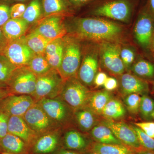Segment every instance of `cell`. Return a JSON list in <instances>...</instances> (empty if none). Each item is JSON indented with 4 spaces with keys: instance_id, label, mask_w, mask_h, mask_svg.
Returning <instances> with one entry per match:
<instances>
[{
    "instance_id": "cell-1",
    "label": "cell",
    "mask_w": 154,
    "mask_h": 154,
    "mask_svg": "<svg viewBox=\"0 0 154 154\" xmlns=\"http://www.w3.org/2000/svg\"><path fill=\"white\" fill-rule=\"evenodd\" d=\"M72 30L76 36L95 41H110L119 38L122 28L115 22L101 18H75Z\"/></svg>"
},
{
    "instance_id": "cell-2",
    "label": "cell",
    "mask_w": 154,
    "mask_h": 154,
    "mask_svg": "<svg viewBox=\"0 0 154 154\" xmlns=\"http://www.w3.org/2000/svg\"><path fill=\"white\" fill-rule=\"evenodd\" d=\"M38 103L49 118L63 130L69 128L74 120V110L60 96L42 99Z\"/></svg>"
},
{
    "instance_id": "cell-3",
    "label": "cell",
    "mask_w": 154,
    "mask_h": 154,
    "mask_svg": "<svg viewBox=\"0 0 154 154\" xmlns=\"http://www.w3.org/2000/svg\"><path fill=\"white\" fill-rule=\"evenodd\" d=\"M134 6L132 0H109L96 6L90 13L95 17L127 22L131 17Z\"/></svg>"
},
{
    "instance_id": "cell-4",
    "label": "cell",
    "mask_w": 154,
    "mask_h": 154,
    "mask_svg": "<svg viewBox=\"0 0 154 154\" xmlns=\"http://www.w3.org/2000/svg\"><path fill=\"white\" fill-rule=\"evenodd\" d=\"M92 93L75 76L64 81L59 96L74 110L86 107Z\"/></svg>"
},
{
    "instance_id": "cell-5",
    "label": "cell",
    "mask_w": 154,
    "mask_h": 154,
    "mask_svg": "<svg viewBox=\"0 0 154 154\" xmlns=\"http://www.w3.org/2000/svg\"><path fill=\"white\" fill-rule=\"evenodd\" d=\"M63 39V55L58 71L65 81L77 75L81 64V50L79 44L74 38Z\"/></svg>"
},
{
    "instance_id": "cell-6",
    "label": "cell",
    "mask_w": 154,
    "mask_h": 154,
    "mask_svg": "<svg viewBox=\"0 0 154 154\" xmlns=\"http://www.w3.org/2000/svg\"><path fill=\"white\" fill-rule=\"evenodd\" d=\"M64 81L57 70L52 69L37 77L36 89L32 97L36 103L42 99H52L59 96Z\"/></svg>"
},
{
    "instance_id": "cell-7",
    "label": "cell",
    "mask_w": 154,
    "mask_h": 154,
    "mask_svg": "<svg viewBox=\"0 0 154 154\" xmlns=\"http://www.w3.org/2000/svg\"><path fill=\"white\" fill-rule=\"evenodd\" d=\"M37 78L28 66L17 68L7 85L13 95L32 96L36 89Z\"/></svg>"
},
{
    "instance_id": "cell-8",
    "label": "cell",
    "mask_w": 154,
    "mask_h": 154,
    "mask_svg": "<svg viewBox=\"0 0 154 154\" xmlns=\"http://www.w3.org/2000/svg\"><path fill=\"white\" fill-rule=\"evenodd\" d=\"M22 117L28 126L39 135L60 128L37 103L32 105Z\"/></svg>"
},
{
    "instance_id": "cell-9",
    "label": "cell",
    "mask_w": 154,
    "mask_h": 154,
    "mask_svg": "<svg viewBox=\"0 0 154 154\" xmlns=\"http://www.w3.org/2000/svg\"><path fill=\"white\" fill-rule=\"evenodd\" d=\"M3 54L17 68L28 66L35 54L28 47L25 36L8 41Z\"/></svg>"
},
{
    "instance_id": "cell-10",
    "label": "cell",
    "mask_w": 154,
    "mask_h": 154,
    "mask_svg": "<svg viewBox=\"0 0 154 154\" xmlns=\"http://www.w3.org/2000/svg\"><path fill=\"white\" fill-rule=\"evenodd\" d=\"M102 124L108 127L116 138L124 145L137 152L146 150L141 145L136 133L131 125L130 126L121 122L107 119L102 121Z\"/></svg>"
},
{
    "instance_id": "cell-11",
    "label": "cell",
    "mask_w": 154,
    "mask_h": 154,
    "mask_svg": "<svg viewBox=\"0 0 154 154\" xmlns=\"http://www.w3.org/2000/svg\"><path fill=\"white\" fill-rule=\"evenodd\" d=\"M63 130H54L40 135L30 148V154H53L62 147Z\"/></svg>"
},
{
    "instance_id": "cell-12",
    "label": "cell",
    "mask_w": 154,
    "mask_h": 154,
    "mask_svg": "<svg viewBox=\"0 0 154 154\" xmlns=\"http://www.w3.org/2000/svg\"><path fill=\"white\" fill-rule=\"evenodd\" d=\"M120 52L119 46L111 42H105L100 46V57L102 64L113 74L122 75L125 69Z\"/></svg>"
},
{
    "instance_id": "cell-13",
    "label": "cell",
    "mask_w": 154,
    "mask_h": 154,
    "mask_svg": "<svg viewBox=\"0 0 154 154\" xmlns=\"http://www.w3.org/2000/svg\"><path fill=\"white\" fill-rule=\"evenodd\" d=\"M36 102L30 95H11L0 101V111L9 116H22Z\"/></svg>"
},
{
    "instance_id": "cell-14",
    "label": "cell",
    "mask_w": 154,
    "mask_h": 154,
    "mask_svg": "<svg viewBox=\"0 0 154 154\" xmlns=\"http://www.w3.org/2000/svg\"><path fill=\"white\" fill-rule=\"evenodd\" d=\"M153 19L146 6L140 12L135 25V37L142 47L147 48L150 45L152 36Z\"/></svg>"
},
{
    "instance_id": "cell-15",
    "label": "cell",
    "mask_w": 154,
    "mask_h": 154,
    "mask_svg": "<svg viewBox=\"0 0 154 154\" xmlns=\"http://www.w3.org/2000/svg\"><path fill=\"white\" fill-rule=\"evenodd\" d=\"M63 16L55 15L45 17L33 30L51 40L63 38L66 32L63 23Z\"/></svg>"
},
{
    "instance_id": "cell-16",
    "label": "cell",
    "mask_w": 154,
    "mask_h": 154,
    "mask_svg": "<svg viewBox=\"0 0 154 154\" xmlns=\"http://www.w3.org/2000/svg\"><path fill=\"white\" fill-rule=\"evenodd\" d=\"M64 130L66 131L63 134L62 147L81 153L90 149L93 143L85 135L69 128Z\"/></svg>"
},
{
    "instance_id": "cell-17",
    "label": "cell",
    "mask_w": 154,
    "mask_h": 154,
    "mask_svg": "<svg viewBox=\"0 0 154 154\" xmlns=\"http://www.w3.org/2000/svg\"><path fill=\"white\" fill-rule=\"evenodd\" d=\"M8 132L20 138L30 148L39 136L28 126L22 116H10Z\"/></svg>"
},
{
    "instance_id": "cell-18",
    "label": "cell",
    "mask_w": 154,
    "mask_h": 154,
    "mask_svg": "<svg viewBox=\"0 0 154 154\" xmlns=\"http://www.w3.org/2000/svg\"><path fill=\"white\" fill-rule=\"evenodd\" d=\"M120 91L127 96L136 94L140 96L148 95L149 91L148 84L144 80L129 73L122 74L120 77Z\"/></svg>"
},
{
    "instance_id": "cell-19",
    "label": "cell",
    "mask_w": 154,
    "mask_h": 154,
    "mask_svg": "<svg viewBox=\"0 0 154 154\" xmlns=\"http://www.w3.org/2000/svg\"><path fill=\"white\" fill-rule=\"evenodd\" d=\"M96 54L90 53L85 57L77 74L78 79L87 87L93 85L97 74L98 60Z\"/></svg>"
},
{
    "instance_id": "cell-20",
    "label": "cell",
    "mask_w": 154,
    "mask_h": 154,
    "mask_svg": "<svg viewBox=\"0 0 154 154\" xmlns=\"http://www.w3.org/2000/svg\"><path fill=\"white\" fill-rule=\"evenodd\" d=\"M29 151L28 145L17 136L8 133L0 138V154H30Z\"/></svg>"
},
{
    "instance_id": "cell-21",
    "label": "cell",
    "mask_w": 154,
    "mask_h": 154,
    "mask_svg": "<svg viewBox=\"0 0 154 154\" xmlns=\"http://www.w3.org/2000/svg\"><path fill=\"white\" fill-rule=\"evenodd\" d=\"M63 38H56L48 45L44 55L52 69L58 70L61 63L63 53Z\"/></svg>"
},
{
    "instance_id": "cell-22",
    "label": "cell",
    "mask_w": 154,
    "mask_h": 154,
    "mask_svg": "<svg viewBox=\"0 0 154 154\" xmlns=\"http://www.w3.org/2000/svg\"><path fill=\"white\" fill-rule=\"evenodd\" d=\"M29 25L22 18H11L2 29L6 38L10 41L25 36Z\"/></svg>"
},
{
    "instance_id": "cell-23",
    "label": "cell",
    "mask_w": 154,
    "mask_h": 154,
    "mask_svg": "<svg viewBox=\"0 0 154 154\" xmlns=\"http://www.w3.org/2000/svg\"><path fill=\"white\" fill-rule=\"evenodd\" d=\"M96 115L91 109L85 107L74 110V120L81 131L88 132L95 126Z\"/></svg>"
},
{
    "instance_id": "cell-24",
    "label": "cell",
    "mask_w": 154,
    "mask_h": 154,
    "mask_svg": "<svg viewBox=\"0 0 154 154\" xmlns=\"http://www.w3.org/2000/svg\"><path fill=\"white\" fill-rule=\"evenodd\" d=\"M45 17L65 15L72 11V5L68 0H41Z\"/></svg>"
},
{
    "instance_id": "cell-25",
    "label": "cell",
    "mask_w": 154,
    "mask_h": 154,
    "mask_svg": "<svg viewBox=\"0 0 154 154\" xmlns=\"http://www.w3.org/2000/svg\"><path fill=\"white\" fill-rule=\"evenodd\" d=\"M90 131L91 137L96 142L107 144H123L112 131L104 125H95Z\"/></svg>"
},
{
    "instance_id": "cell-26",
    "label": "cell",
    "mask_w": 154,
    "mask_h": 154,
    "mask_svg": "<svg viewBox=\"0 0 154 154\" xmlns=\"http://www.w3.org/2000/svg\"><path fill=\"white\" fill-rule=\"evenodd\" d=\"M112 98L111 94L106 90L92 93L86 107L96 115H101L104 107Z\"/></svg>"
},
{
    "instance_id": "cell-27",
    "label": "cell",
    "mask_w": 154,
    "mask_h": 154,
    "mask_svg": "<svg viewBox=\"0 0 154 154\" xmlns=\"http://www.w3.org/2000/svg\"><path fill=\"white\" fill-rule=\"evenodd\" d=\"M89 150L99 154H137V152L123 144H107L94 143Z\"/></svg>"
},
{
    "instance_id": "cell-28",
    "label": "cell",
    "mask_w": 154,
    "mask_h": 154,
    "mask_svg": "<svg viewBox=\"0 0 154 154\" xmlns=\"http://www.w3.org/2000/svg\"><path fill=\"white\" fill-rule=\"evenodd\" d=\"M28 47L35 54L44 55L45 48L52 40L33 30L25 36Z\"/></svg>"
},
{
    "instance_id": "cell-29",
    "label": "cell",
    "mask_w": 154,
    "mask_h": 154,
    "mask_svg": "<svg viewBox=\"0 0 154 154\" xmlns=\"http://www.w3.org/2000/svg\"><path fill=\"white\" fill-rule=\"evenodd\" d=\"M126 109L118 99L112 98L104 107L101 115L107 120L120 119L126 115Z\"/></svg>"
},
{
    "instance_id": "cell-30",
    "label": "cell",
    "mask_w": 154,
    "mask_h": 154,
    "mask_svg": "<svg viewBox=\"0 0 154 154\" xmlns=\"http://www.w3.org/2000/svg\"><path fill=\"white\" fill-rule=\"evenodd\" d=\"M37 77L45 74L52 69L45 55L35 54L30 60L28 66Z\"/></svg>"
},
{
    "instance_id": "cell-31",
    "label": "cell",
    "mask_w": 154,
    "mask_h": 154,
    "mask_svg": "<svg viewBox=\"0 0 154 154\" xmlns=\"http://www.w3.org/2000/svg\"><path fill=\"white\" fill-rule=\"evenodd\" d=\"M131 70L136 76L143 79L154 78V64L149 61L140 60L133 65Z\"/></svg>"
},
{
    "instance_id": "cell-32",
    "label": "cell",
    "mask_w": 154,
    "mask_h": 154,
    "mask_svg": "<svg viewBox=\"0 0 154 154\" xmlns=\"http://www.w3.org/2000/svg\"><path fill=\"white\" fill-rule=\"evenodd\" d=\"M43 14L41 0H32L26 7L22 19L28 24L39 20Z\"/></svg>"
},
{
    "instance_id": "cell-33",
    "label": "cell",
    "mask_w": 154,
    "mask_h": 154,
    "mask_svg": "<svg viewBox=\"0 0 154 154\" xmlns=\"http://www.w3.org/2000/svg\"><path fill=\"white\" fill-rule=\"evenodd\" d=\"M17 68L4 54L0 55V82L7 85Z\"/></svg>"
},
{
    "instance_id": "cell-34",
    "label": "cell",
    "mask_w": 154,
    "mask_h": 154,
    "mask_svg": "<svg viewBox=\"0 0 154 154\" xmlns=\"http://www.w3.org/2000/svg\"><path fill=\"white\" fill-rule=\"evenodd\" d=\"M141 96L139 113L144 120H151V114L154 110V100L148 95Z\"/></svg>"
},
{
    "instance_id": "cell-35",
    "label": "cell",
    "mask_w": 154,
    "mask_h": 154,
    "mask_svg": "<svg viewBox=\"0 0 154 154\" xmlns=\"http://www.w3.org/2000/svg\"><path fill=\"white\" fill-rule=\"evenodd\" d=\"M139 94H132L127 95L124 99L125 104L127 110L132 115L139 113L141 96Z\"/></svg>"
},
{
    "instance_id": "cell-36",
    "label": "cell",
    "mask_w": 154,
    "mask_h": 154,
    "mask_svg": "<svg viewBox=\"0 0 154 154\" xmlns=\"http://www.w3.org/2000/svg\"><path fill=\"white\" fill-rule=\"evenodd\" d=\"M137 135L141 145L145 149L154 152V138L147 135L135 125H131Z\"/></svg>"
},
{
    "instance_id": "cell-37",
    "label": "cell",
    "mask_w": 154,
    "mask_h": 154,
    "mask_svg": "<svg viewBox=\"0 0 154 154\" xmlns=\"http://www.w3.org/2000/svg\"><path fill=\"white\" fill-rule=\"evenodd\" d=\"M120 57L125 68H129L134 63L135 58L134 51L128 48H123L120 50Z\"/></svg>"
},
{
    "instance_id": "cell-38",
    "label": "cell",
    "mask_w": 154,
    "mask_h": 154,
    "mask_svg": "<svg viewBox=\"0 0 154 154\" xmlns=\"http://www.w3.org/2000/svg\"><path fill=\"white\" fill-rule=\"evenodd\" d=\"M26 5L23 3H18L10 8V16L11 19L22 18L26 10Z\"/></svg>"
},
{
    "instance_id": "cell-39",
    "label": "cell",
    "mask_w": 154,
    "mask_h": 154,
    "mask_svg": "<svg viewBox=\"0 0 154 154\" xmlns=\"http://www.w3.org/2000/svg\"><path fill=\"white\" fill-rule=\"evenodd\" d=\"M10 8L5 3H0V28H2L6 22L11 19Z\"/></svg>"
},
{
    "instance_id": "cell-40",
    "label": "cell",
    "mask_w": 154,
    "mask_h": 154,
    "mask_svg": "<svg viewBox=\"0 0 154 154\" xmlns=\"http://www.w3.org/2000/svg\"><path fill=\"white\" fill-rule=\"evenodd\" d=\"M134 125L140 128L146 134L154 138V122L152 121L134 123Z\"/></svg>"
},
{
    "instance_id": "cell-41",
    "label": "cell",
    "mask_w": 154,
    "mask_h": 154,
    "mask_svg": "<svg viewBox=\"0 0 154 154\" xmlns=\"http://www.w3.org/2000/svg\"><path fill=\"white\" fill-rule=\"evenodd\" d=\"M10 116L0 111V138L5 137L8 132V122Z\"/></svg>"
},
{
    "instance_id": "cell-42",
    "label": "cell",
    "mask_w": 154,
    "mask_h": 154,
    "mask_svg": "<svg viewBox=\"0 0 154 154\" xmlns=\"http://www.w3.org/2000/svg\"><path fill=\"white\" fill-rule=\"evenodd\" d=\"M118 86V82L115 78L108 77L104 85L105 90L109 91H114Z\"/></svg>"
},
{
    "instance_id": "cell-43",
    "label": "cell",
    "mask_w": 154,
    "mask_h": 154,
    "mask_svg": "<svg viewBox=\"0 0 154 154\" xmlns=\"http://www.w3.org/2000/svg\"><path fill=\"white\" fill-rule=\"evenodd\" d=\"M107 78L108 77L106 73L103 72H100L96 75L94 79V83L97 87L104 86Z\"/></svg>"
},
{
    "instance_id": "cell-44",
    "label": "cell",
    "mask_w": 154,
    "mask_h": 154,
    "mask_svg": "<svg viewBox=\"0 0 154 154\" xmlns=\"http://www.w3.org/2000/svg\"><path fill=\"white\" fill-rule=\"evenodd\" d=\"M8 42V41L4 35L2 30L0 28V55L3 54Z\"/></svg>"
},
{
    "instance_id": "cell-45",
    "label": "cell",
    "mask_w": 154,
    "mask_h": 154,
    "mask_svg": "<svg viewBox=\"0 0 154 154\" xmlns=\"http://www.w3.org/2000/svg\"><path fill=\"white\" fill-rule=\"evenodd\" d=\"M74 7H82L94 0H68Z\"/></svg>"
},
{
    "instance_id": "cell-46",
    "label": "cell",
    "mask_w": 154,
    "mask_h": 154,
    "mask_svg": "<svg viewBox=\"0 0 154 154\" xmlns=\"http://www.w3.org/2000/svg\"><path fill=\"white\" fill-rule=\"evenodd\" d=\"M82 153L61 147L53 154H81Z\"/></svg>"
},
{
    "instance_id": "cell-47",
    "label": "cell",
    "mask_w": 154,
    "mask_h": 154,
    "mask_svg": "<svg viewBox=\"0 0 154 154\" xmlns=\"http://www.w3.org/2000/svg\"><path fill=\"white\" fill-rule=\"evenodd\" d=\"M13 95L8 88L0 90V101L10 95Z\"/></svg>"
},
{
    "instance_id": "cell-48",
    "label": "cell",
    "mask_w": 154,
    "mask_h": 154,
    "mask_svg": "<svg viewBox=\"0 0 154 154\" xmlns=\"http://www.w3.org/2000/svg\"><path fill=\"white\" fill-rule=\"evenodd\" d=\"M146 7L154 19V0H149Z\"/></svg>"
},
{
    "instance_id": "cell-49",
    "label": "cell",
    "mask_w": 154,
    "mask_h": 154,
    "mask_svg": "<svg viewBox=\"0 0 154 154\" xmlns=\"http://www.w3.org/2000/svg\"><path fill=\"white\" fill-rule=\"evenodd\" d=\"M137 154H154V152L150 151L144 150L142 151L138 152Z\"/></svg>"
},
{
    "instance_id": "cell-50",
    "label": "cell",
    "mask_w": 154,
    "mask_h": 154,
    "mask_svg": "<svg viewBox=\"0 0 154 154\" xmlns=\"http://www.w3.org/2000/svg\"><path fill=\"white\" fill-rule=\"evenodd\" d=\"M7 88H8V87L6 84L0 82V90H1V89H7Z\"/></svg>"
},
{
    "instance_id": "cell-51",
    "label": "cell",
    "mask_w": 154,
    "mask_h": 154,
    "mask_svg": "<svg viewBox=\"0 0 154 154\" xmlns=\"http://www.w3.org/2000/svg\"><path fill=\"white\" fill-rule=\"evenodd\" d=\"M81 154H99L98 153L96 152L93 151L89 150L88 151L82 153Z\"/></svg>"
},
{
    "instance_id": "cell-52",
    "label": "cell",
    "mask_w": 154,
    "mask_h": 154,
    "mask_svg": "<svg viewBox=\"0 0 154 154\" xmlns=\"http://www.w3.org/2000/svg\"><path fill=\"white\" fill-rule=\"evenodd\" d=\"M11 1H14V2H18L19 3H23L28 1V0H11Z\"/></svg>"
},
{
    "instance_id": "cell-53",
    "label": "cell",
    "mask_w": 154,
    "mask_h": 154,
    "mask_svg": "<svg viewBox=\"0 0 154 154\" xmlns=\"http://www.w3.org/2000/svg\"><path fill=\"white\" fill-rule=\"evenodd\" d=\"M151 118L152 119H154V110L153 111L151 114Z\"/></svg>"
},
{
    "instance_id": "cell-54",
    "label": "cell",
    "mask_w": 154,
    "mask_h": 154,
    "mask_svg": "<svg viewBox=\"0 0 154 154\" xmlns=\"http://www.w3.org/2000/svg\"><path fill=\"white\" fill-rule=\"evenodd\" d=\"M152 46H153V49L154 50V37L153 38V39Z\"/></svg>"
},
{
    "instance_id": "cell-55",
    "label": "cell",
    "mask_w": 154,
    "mask_h": 154,
    "mask_svg": "<svg viewBox=\"0 0 154 154\" xmlns=\"http://www.w3.org/2000/svg\"><path fill=\"white\" fill-rule=\"evenodd\" d=\"M152 91L153 93L154 94V83L153 85L152 88Z\"/></svg>"
},
{
    "instance_id": "cell-56",
    "label": "cell",
    "mask_w": 154,
    "mask_h": 154,
    "mask_svg": "<svg viewBox=\"0 0 154 154\" xmlns=\"http://www.w3.org/2000/svg\"><path fill=\"white\" fill-rule=\"evenodd\" d=\"M1 154H11L8 153H2Z\"/></svg>"
}]
</instances>
